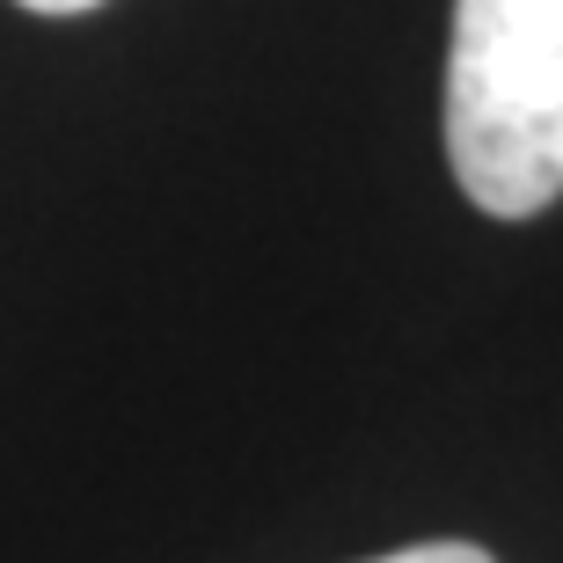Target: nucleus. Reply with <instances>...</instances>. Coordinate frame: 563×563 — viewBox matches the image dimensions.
Returning a JSON list of instances; mask_svg holds the SVG:
<instances>
[{
  "label": "nucleus",
  "instance_id": "obj_1",
  "mask_svg": "<svg viewBox=\"0 0 563 563\" xmlns=\"http://www.w3.org/2000/svg\"><path fill=\"white\" fill-rule=\"evenodd\" d=\"M446 154L498 220L563 198V0H454Z\"/></svg>",
  "mask_w": 563,
  "mask_h": 563
},
{
  "label": "nucleus",
  "instance_id": "obj_2",
  "mask_svg": "<svg viewBox=\"0 0 563 563\" xmlns=\"http://www.w3.org/2000/svg\"><path fill=\"white\" fill-rule=\"evenodd\" d=\"M374 563H498V556L476 542H418V549H396V556H374Z\"/></svg>",
  "mask_w": 563,
  "mask_h": 563
},
{
  "label": "nucleus",
  "instance_id": "obj_3",
  "mask_svg": "<svg viewBox=\"0 0 563 563\" xmlns=\"http://www.w3.org/2000/svg\"><path fill=\"white\" fill-rule=\"evenodd\" d=\"M22 8H37V15H81V8H103V0H22Z\"/></svg>",
  "mask_w": 563,
  "mask_h": 563
}]
</instances>
